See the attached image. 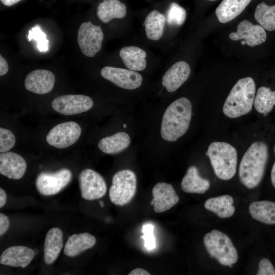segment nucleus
<instances>
[{
  "label": "nucleus",
  "instance_id": "41",
  "mask_svg": "<svg viewBox=\"0 0 275 275\" xmlns=\"http://www.w3.org/2000/svg\"><path fill=\"white\" fill-rule=\"evenodd\" d=\"M271 181L272 184L275 188V162L272 167L271 171Z\"/></svg>",
  "mask_w": 275,
  "mask_h": 275
},
{
  "label": "nucleus",
  "instance_id": "19",
  "mask_svg": "<svg viewBox=\"0 0 275 275\" xmlns=\"http://www.w3.org/2000/svg\"><path fill=\"white\" fill-rule=\"evenodd\" d=\"M63 232L59 228H51L47 233L44 244V260L51 264L59 256L63 246Z\"/></svg>",
  "mask_w": 275,
  "mask_h": 275
},
{
  "label": "nucleus",
  "instance_id": "24",
  "mask_svg": "<svg viewBox=\"0 0 275 275\" xmlns=\"http://www.w3.org/2000/svg\"><path fill=\"white\" fill-rule=\"evenodd\" d=\"M125 5L119 0H103L97 8V15L103 23H107L114 18H122L126 16Z\"/></svg>",
  "mask_w": 275,
  "mask_h": 275
},
{
  "label": "nucleus",
  "instance_id": "37",
  "mask_svg": "<svg viewBox=\"0 0 275 275\" xmlns=\"http://www.w3.org/2000/svg\"><path fill=\"white\" fill-rule=\"evenodd\" d=\"M9 70V67L6 60L0 56V76L6 74Z\"/></svg>",
  "mask_w": 275,
  "mask_h": 275
},
{
  "label": "nucleus",
  "instance_id": "22",
  "mask_svg": "<svg viewBox=\"0 0 275 275\" xmlns=\"http://www.w3.org/2000/svg\"><path fill=\"white\" fill-rule=\"evenodd\" d=\"M182 189L187 193L203 194L210 187L209 181L200 177L195 166L189 167L181 183Z\"/></svg>",
  "mask_w": 275,
  "mask_h": 275
},
{
  "label": "nucleus",
  "instance_id": "11",
  "mask_svg": "<svg viewBox=\"0 0 275 275\" xmlns=\"http://www.w3.org/2000/svg\"><path fill=\"white\" fill-rule=\"evenodd\" d=\"M93 101L90 97L83 95H64L55 98L51 102L52 108L59 113L73 115L90 110Z\"/></svg>",
  "mask_w": 275,
  "mask_h": 275
},
{
  "label": "nucleus",
  "instance_id": "14",
  "mask_svg": "<svg viewBox=\"0 0 275 275\" xmlns=\"http://www.w3.org/2000/svg\"><path fill=\"white\" fill-rule=\"evenodd\" d=\"M152 193L153 199L150 203L154 207V210L157 213L168 210L179 200L174 187L169 183H156L152 188Z\"/></svg>",
  "mask_w": 275,
  "mask_h": 275
},
{
  "label": "nucleus",
  "instance_id": "39",
  "mask_svg": "<svg viewBox=\"0 0 275 275\" xmlns=\"http://www.w3.org/2000/svg\"><path fill=\"white\" fill-rule=\"evenodd\" d=\"M7 194L5 191L2 188H0V208L3 207L6 203Z\"/></svg>",
  "mask_w": 275,
  "mask_h": 275
},
{
  "label": "nucleus",
  "instance_id": "32",
  "mask_svg": "<svg viewBox=\"0 0 275 275\" xmlns=\"http://www.w3.org/2000/svg\"><path fill=\"white\" fill-rule=\"evenodd\" d=\"M27 38L29 41L32 40L37 41V48L40 51L46 52L48 50L49 41L39 25H35L29 30Z\"/></svg>",
  "mask_w": 275,
  "mask_h": 275
},
{
  "label": "nucleus",
  "instance_id": "36",
  "mask_svg": "<svg viewBox=\"0 0 275 275\" xmlns=\"http://www.w3.org/2000/svg\"><path fill=\"white\" fill-rule=\"evenodd\" d=\"M10 221L7 216L4 214L0 213V235L5 234L9 228Z\"/></svg>",
  "mask_w": 275,
  "mask_h": 275
},
{
  "label": "nucleus",
  "instance_id": "26",
  "mask_svg": "<svg viewBox=\"0 0 275 275\" xmlns=\"http://www.w3.org/2000/svg\"><path fill=\"white\" fill-rule=\"evenodd\" d=\"M233 199L228 195L211 198L205 203V208L221 218H228L233 215L235 207L233 205Z\"/></svg>",
  "mask_w": 275,
  "mask_h": 275
},
{
  "label": "nucleus",
  "instance_id": "13",
  "mask_svg": "<svg viewBox=\"0 0 275 275\" xmlns=\"http://www.w3.org/2000/svg\"><path fill=\"white\" fill-rule=\"evenodd\" d=\"M266 33L260 25L253 24L248 20L240 21L237 26V31L229 34V38L233 41L243 40L250 47L261 44L266 39Z\"/></svg>",
  "mask_w": 275,
  "mask_h": 275
},
{
  "label": "nucleus",
  "instance_id": "40",
  "mask_svg": "<svg viewBox=\"0 0 275 275\" xmlns=\"http://www.w3.org/2000/svg\"><path fill=\"white\" fill-rule=\"evenodd\" d=\"M21 0H1V2L6 6H11Z\"/></svg>",
  "mask_w": 275,
  "mask_h": 275
},
{
  "label": "nucleus",
  "instance_id": "9",
  "mask_svg": "<svg viewBox=\"0 0 275 275\" xmlns=\"http://www.w3.org/2000/svg\"><path fill=\"white\" fill-rule=\"evenodd\" d=\"M81 132L80 126L75 122H65L52 128L46 139L50 146L64 149L74 144L79 138Z\"/></svg>",
  "mask_w": 275,
  "mask_h": 275
},
{
  "label": "nucleus",
  "instance_id": "34",
  "mask_svg": "<svg viewBox=\"0 0 275 275\" xmlns=\"http://www.w3.org/2000/svg\"><path fill=\"white\" fill-rule=\"evenodd\" d=\"M154 226L152 224H147L143 226L142 232L144 235L141 236L144 240V245L147 249L150 250L156 246L155 238L153 234Z\"/></svg>",
  "mask_w": 275,
  "mask_h": 275
},
{
  "label": "nucleus",
  "instance_id": "7",
  "mask_svg": "<svg viewBox=\"0 0 275 275\" xmlns=\"http://www.w3.org/2000/svg\"><path fill=\"white\" fill-rule=\"evenodd\" d=\"M71 172L66 168L56 172H42L36 180V186L39 193L45 196L57 194L65 187L72 179Z\"/></svg>",
  "mask_w": 275,
  "mask_h": 275
},
{
  "label": "nucleus",
  "instance_id": "3",
  "mask_svg": "<svg viewBox=\"0 0 275 275\" xmlns=\"http://www.w3.org/2000/svg\"><path fill=\"white\" fill-rule=\"evenodd\" d=\"M255 92L256 85L252 77L239 79L225 100L224 114L230 118H236L249 113L252 109Z\"/></svg>",
  "mask_w": 275,
  "mask_h": 275
},
{
  "label": "nucleus",
  "instance_id": "42",
  "mask_svg": "<svg viewBox=\"0 0 275 275\" xmlns=\"http://www.w3.org/2000/svg\"><path fill=\"white\" fill-rule=\"evenodd\" d=\"M99 203H100V204L101 205V206L102 207H103L104 206L103 202L100 201Z\"/></svg>",
  "mask_w": 275,
  "mask_h": 275
},
{
  "label": "nucleus",
  "instance_id": "17",
  "mask_svg": "<svg viewBox=\"0 0 275 275\" xmlns=\"http://www.w3.org/2000/svg\"><path fill=\"white\" fill-rule=\"evenodd\" d=\"M190 68L187 63L181 61L173 64L164 73L162 85L169 92H173L180 88L188 78Z\"/></svg>",
  "mask_w": 275,
  "mask_h": 275
},
{
  "label": "nucleus",
  "instance_id": "29",
  "mask_svg": "<svg viewBox=\"0 0 275 275\" xmlns=\"http://www.w3.org/2000/svg\"><path fill=\"white\" fill-rule=\"evenodd\" d=\"M255 109L264 115H266L275 105V91L265 87H260L254 99Z\"/></svg>",
  "mask_w": 275,
  "mask_h": 275
},
{
  "label": "nucleus",
  "instance_id": "25",
  "mask_svg": "<svg viewBox=\"0 0 275 275\" xmlns=\"http://www.w3.org/2000/svg\"><path fill=\"white\" fill-rule=\"evenodd\" d=\"M254 219L267 225L275 224V203L269 201H255L249 208Z\"/></svg>",
  "mask_w": 275,
  "mask_h": 275
},
{
  "label": "nucleus",
  "instance_id": "31",
  "mask_svg": "<svg viewBox=\"0 0 275 275\" xmlns=\"http://www.w3.org/2000/svg\"><path fill=\"white\" fill-rule=\"evenodd\" d=\"M186 16L185 9L176 3H171L167 12V20L169 24L180 26L183 24Z\"/></svg>",
  "mask_w": 275,
  "mask_h": 275
},
{
  "label": "nucleus",
  "instance_id": "15",
  "mask_svg": "<svg viewBox=\"0 0 275 275\" xmlns=\"http://www.w3.org/2000/svg\"><path fill=\"white\" fill-rule=\"evenodd\" d=\"M55 82V76L50 71L37 69L30 72L24 80L25 89L38 94H45L50 92Z\"/></svg>",
  "mask_w": 275,
  "mask_h": 275
},
{
  "label": "nucleus",
  "instance_id": "21",
  "mask_svg": "<svg viewBox=\"0 0 275 275\" xmlns=\"http://www.w3.org/2000/svg\"><path fill=\"white\" fill-rule=\"evenodd\" d=\"M251 0H223L215 10L218 21L225 23L235 18L244 10Z\"/></svg>",
  "mask_w": 275,
  "mask_h": 275
},
{
  "label": "nucleus",
  "instance_id": "10",
  "mask_svg": "<svg viewBox=\"0 0 275 275\" xmlns=\"http://www.w3.org/2000/svg\"><path fill=\"white\" fill-rule=\"evenodd\" d=\"M81 197L87 200H94L103 197L107 190L105 181L102 176L90 169L83 170L79 176Z\"/></svg>",
  "mask_w": 275,
  "mask_h": 275
},
{
  "label": "nucleus",
  "instance_id": "20",
  "mask_svg": "<svg viewBox=\"0 0 275 275\" xmlns=\"http://www.w3.org/2000/svg\"><path fill=\"white\" fill-rule=\"evenodd\" d=\"M96 242L95 237L88 233H81L70 236L65 245L64 253L73 257L92 248Z\"/></svg>",
  "mask_w": 275,
  "mask_h": 275
},
{
  "label": "nucleus",
  "instance_id": "6",
  "mask_svg": "<svg viewBox=\"0 0 275 275\" xmlns=\"http://www.w3.org/2000/svg\"><path fill=\"white\" fill-rule=\"evenodd\" d=\"M136 190V177L130 170L119 171L112 178L109 190L111 201L117 206H124L133 198Z\"/></svg>",
  "mask_w": 275,
  "mask_h": 275
},
{
  "label": "nucleus",
  "instance_id": "28",
  "mask_svg": "<svg viewBox=\"0 0 275 275\" xmlns=\"http://www.w3.org/2000/svg\"><path fill=\"white\" fill-rule=\"evenodd\" d=\"M166 22V17L156 10L151 11L146 16L143 25L148 39L156 41L162 36Z\"/></svg>",
  "mask_w": 275,
  "mask_h": 275
},
{
  "label": "nucleus",
  "instance_id": "44",
  "mask_svg": "<svg viewBox=\"0 0 275 275\" xmlns=\"http://www.w3.org/2000/svg\"><path fill=\"white\" fill-rule=\"evenodd\" d=\"M274 154H275V145H274Z\"/></svg>",
  "mask_w": 275,
  "mask_h": 275
},
{
  "label": "nucleus",
  "instance_id": "12",
  "mask_svg": "<svg viewBox=\"0 0 275 275\" xmlns=\"http://www.w3.org/2000/svg\"><path fill=\"white\" fill-rule=\"evenodd\" d=\"M100 74L118 87L127 90L138 88L143 80L142 75L135 71L114 67H104Z\"/></svg>",
  "mask_w": 275,
  "mask_h": 275
},
{
  "label": "nucleus",
  "instance_id": "43",
  "mask_svg": "<svg viewBox=\"0 0 275 275\" xmlns=\"http://www.w3.org/2000/svg\"><path fill=\"white\" fill-rule=\"evenodd\" d=\"M123 127H126V125H125V124H124V125H123Z\"/></svg>",
  "mask_w": 275,
  "mask_h": 275
},
{
  "label": "nucleus",
  "instance_id": "23",
  "mask_svg": "<svg viewBox=\"0 0 275 275\" xmlns=\"http://www.w3.org/2000/svg\"><path fill=\"white\" fill-rule=\"evenodd\" d=\"M119 54L124 64L129 69L139 71L146 68L147 53L141 48L125 46L120 50Z\"/></svg>",
  "mask_w": 275,
  "mask_h": 275
},
{
  "label": "nucleus",
  "instance_id": "30",
  "mask_svg": "<svg viewBox=\"0 0 275 275\" xmlns=\"http://www.w3.org/2000/svg\"><path fill=\"white\" fill-rule=\"evenodd\" d=\"M254 16L256 20L264 29L269 31L275 30V5L268 6L262 2L256 7Z\"/></svg>",
  "mask_w": 275,
  "mask_h": 275
},
{
  "label": "nucleus",
  "instance_id": "5",
  "mask_svg": "<svg viewBox=\"0 0 275 275\" xmlns=\"http://www.w3.org/2000/svg\"><path fill=\"white\" fill-rule=\"evenodd\" d=\"M203 242L210 256L221 264L229 266L237 262L238 253L229 237L217 230H213L204 237Z\"/></svg>",
  "mask_w": 275,
  "mask_h": 275
},
{
  "label": "nucleus",
  "instance_id": "38",
  "mask_svg": "<svg viewBox=\"0 0 275 275\" xmlns=\"http://www.w3.org/2000/svg\"><path fill=\"white\" fill-rule=\"evenodd\" d=\"M129 275H150L151 274L146 270L141 268H137L131 270L129 273Z\"/></svg>",
  "mask_w": 275,
  "mask_h": 275
},
{
  "label": "nucleus",
  "instance_id": "45",
  "mask_svg": "<svg viewBox=\"0 0 275 275\" xmlns=\"http://www.w3.org/2000/svg\"><path fill=\"white\" fill-rule=\"evenodd\" d=\"M209 1H215V0H209Z\"/></svg>",
  "mask_w": 275,
  "mask_h": 275
},
{
  "label": "nucleus",
  "instance_id": "33",
  "mask_svg": "<svg viewBox=\"0 0 275 275\" xmlns=\"http://www.w3.org/2000/svg\"><path fill=\"white\" fill-rule=\"evenodd\" d=\"M15 137L9 129L0 128V152H6L11 149L15 144Z\"/></svg>",
  "mask_w": 275,
  "mask_h": 275
},
{
  "label": "nucleus",
  "instance_id": "16",
  "mask_svg": "<svg viewBox=\"0 0 275 275\" xmlns=\"http://www.w3.org/2000/svg\"><path fill=\"white\" fill-rule=\"evenodd\" d=\"M27 164L20 155L13 152L0 154V173L10 179L21 178L26 171Z\"/></svg>",
  "mask_w": 275,
  "mask_h": 275
},
{
  "label": "nucleus",
  "instance_id": "2",
  "mask_svg": "<svg viewBox=\"0 0 275 275\" xmlns=\"http://www.w3.org/2000/svg\"><path fill=\"white\" fill-rule=\"evenodd\" d=\"M268 158V147L262 142H255L248 149L239 167L240 180L246 187L254 188L260 184Z\"/></svg>",
  "mask_w": 275,
  "mask_h": 275
},
{
  "label": "nucleus",
  "instance_id": "35",
  "mask_svg": "<svg viewBox=\"0 0 275 275\" xmlns=\"http://www.w3.org/2000/svg\"><path fill=\"white\" fill-rule=\"evenodd\" d=\"M257 275H275V268L271 262L267 258L260 260Z\"/></svg>",
  "mask_w": 275,
  "mask_h": 275
},
{
  "label": "nucleus",
  "instance_id": "27",
  "mask_svg": "<svg viewBox=\"0 0 275 275\" xmlns=\"http://www.w3.org/2000/svg\"><path fill=\"white\" fill-rule=\"evenodd\" d=\"M130 143V138L125 132H119L101 139L98 144L99 149L106 154H116L127 148Z\"/></svg>",
  "mask_w": 275,
  "mask_h": 275
},
{
  "label": "nucleus",
  "instance_id": "18",
  "mask_svg": "<svg viewBox=\"0 0 275 275\" xmlns=\"http://www.w3.org/2000/svg\"><path fill=\"white\" fill-rule=\"evenodd\" d=\"M35 256V251L30 248L22 245L12 246L2 253L0 257V263L25 268L31 263Z\"/></svg>",
  "mask_w": 275,
  "mask_h": 275
},
{
  "label": "nucleus",
  "instance_id": "1",
  "mask_svg": "<svg viewBox=\"0 0 275 275\" xmlns=\"http://www.w3.org/2000/svg\"><path fill=\"white\" fill-rule=\"evenodd\" d=\"M191 114V104L187 98L181 97L174 101L162 117L160 127L162 138L174 142L183 135L189 128Z\"/></svg>",
  "mask_w": 275,
  "mask_h": 275
},
{
  "label": "nucleus",
  "instance_id": "4",
  "mask_svg": "<svg viewBox=\"0 0 275 275\" xmlns=\"http://www.w3.org/2000/svg\"><path fill=\"white\" fill-rule=\"evenodd\" d=\"M216 176L224 180L235 175L237 163V153L230 144L223 142L211 143L206 152Z\"/></svg>",
  "mask_w": 275,
  "mask_h": 275
},
{
  "label": "nucleus",
  "instance_id": "8",
  "mask_svg": "<svg viewBox=\"0 0 275 275\" xmlns=\"http://www.w3.org/2000/svg\"><path fill=\"white\" fill-rule=\"evenodd\" d=\"M103 33L101 27L90 21L82 23L78 30L77 42L82 53L93 57L101 49Z\"/></svg>",
  "mask_w": 275,
  "mask_h": 275
}]
</instances>
